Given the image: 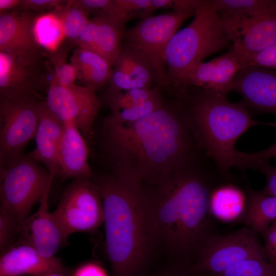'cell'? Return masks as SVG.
Here are the masks:
<instances>
[{"mask_svg":"<svg viewBox=\"0 0 276 276\" xmlns=\"http://www.w3.org/2000/svg\"><path fill=\"white\" fill-rule=\"evenodd\" d=\"M102 145L114 174L142 185L154 184L196 162L201 149L177 98L135 122L106 118Z\"/></svg>","mask_w":276,"mask_h":276,"instance_id":"6da1fadb","label":"cell"},{"mask_svg":"<svg viewBox=\"0 0 276 276\" xmlns=\"http://www.w3.org/2000/svg\"><path fill=\"white\" fill-rule=\"evenodd\" d=\"M216 176L196 165L152 185H143L145 215L153 247L160 245L175 258H197L213 233L210 196Z\"/></svg>","mask_w":276,"mask_h":276,"instance_id":"7a4b0ae2","label":"cell"},{"mask_svg":"<svg viewBox=\"0 0 276 276\" xmlns=\"http://www.w3.org/2000/svg\"><path fill=\"white\" fill-rule=\"evenodd\" d=\"M101 196L107 257L115 276H137L153 248L143 185L113 175L95 177Z\"/></svg>","mask_w":276,"mask_h":276,"instance_id":"3957f363","label":"cell"},{"mask_svg":"<svg viewBox=\"0 0 276 276\" xmlns=\"http://www.w3.org/2000/svg\"><path fill=\"white\" fill-rule=\"evenodd\" d=\"M181 102L199 146L223 178H229L232 168L237 167L239 151L235 145L243 133L256 125L276 128V122L253 119L242 102H231L227 96L201 88H187Z\"/></svg>","mask_w":276,"mask_h":276,"instance_id":"277c9868","label":"cell"},{"mask_svg":"<svg viewBox=\"0 0 276 276\" xmlns=\"http://www.w3.org/2000/svg\"><path fill=\"white\" fill-rule=\"evenodd\" d=\"M209 4L197 11L192 22L169 41L165 61L169 87L173 90L180 77L211 54L232 46L217 12Z\"/></svg>","mask_w":276,"mask_h":276,"instance_id":"5b68a950","label":"cell"},{"mask_svg":"<svg viewBox=\"0 0 276 276\" xmlns=\"http://www.w3.org/2000/svg\"><path fill=\"white\" fill-rule=\"evenodd\" d=\"M1 208L18 222L28 216L40 201L54 176L28 154H23L5 168L0 169Z\"/></svg>","mask_w":276,"mask_h":276,"instance_id":"8992f818","label":"cell"},{"mask_svg":"<svg viewBox=\"0 0 276 276\" xmlns=\"http://www.w3.org/2000/svg\"><path fill=\"white\" fill-rule=\"evenodd\" d=\"M195 13L173 10L141 20L125 32L123 44L145 57L154 67L157 87L169 86L165 61L166 49L183 23Z\"/></svg>","mask_w":276,"mask_h":276,"instance_id":"52a82bcc","label":"cell"},{"mask_svg":"<svg viewBox=\"0 0 276 276\" xmlns=\"http://www.w3.org/2000/svg\"><path fill=\"white\" fill-rule=\"evenodd\" d=\"M259 235L246 226L224 235L214 233L202 246L190 271L206 276H218L242 261L268 258Z\"/></svg>","mask_w":276,"mask_h":276,"instance_id":"ba28073f","label":"cell"},{"mask_svg":"<svg viewBox=\"0 0 276 276\" xmlns=\"http://www.w3.org/2000/svg\"><path fill=\"white\" fill-rule=\"evenodd\" d=\"M91 178L74 179L52 213L67 238L75 233L93 231L104 222L102 199Z\"/></svg>","mask_w":276,"mask_h":276,"instance_id":"9c48e42d","label":"cell"},{"mask_svg":"<svg viewBox=\"0 0 276 276\" xmlns=\"http://www.w3.org/2000/svg\"><path fill=\"white\" fill-rule=\"evenodd\" d=\"M40 101L36 97L14 100L0 97V169L22 155L34 138Z\"/></svg>","mask_w":276,"mask_h":276,"instance_id":"30bf717a","label":"cell"},{"mask_svg":"<svg viewBox=\"0 0 276 276\" xmlns=\"http://www.w3.org/2000/svg\"><path fill=\"white\" fill-rule=\"evenodd\" d=\"M96 90L75 84L63 86L50 80L45 101L49 109L63 124L73 123L86 142L94 137L93 126L101 107Z\"/></svg>","mask_w":276,"mask_h":276,"instance_id":"8fae6325","label":"cell"},{"mask_svg":"<svg viewBox=\"0 0 276 276\" xmlns=\"http://www.w3.org/2000/svg\"><path fill=\"white\" fill-rule=\"evenodd\" d=\"M42 53L0 51V97L19 100L36 97L44 83Z\"/></svg>","mask_w":276,"mask_h":276,"instance_id":"7c38bea8","label":"cell"},{"mask_svg":"<svg viewBox=\"0 0 276 276\" xmlns=\"http://www.w3.org/2000/svg\"><path fill=\"white\" fill-rule=\"evenodd\" d=\"M240 60L231 47L225 54L206 62L193 65L179 78L174 95L194 86L227 96L234 80L242 68Z\"/></svg>","mask_w":276,"mask_h":276,"instance_id":"4fadbf2b","label":"cell"},{"mask_svg":"<svg viewBox=\"0 0 276 276\" xmlns=\"http://www.w3.org/2000/svg\"><path fill=\"white\" fill-rule=\"evenodd\" d=\"M49 186L43 194L38 210L18 223L16 232L43 257L52 258L67 240L52 213L48 211Z\"/></svg>","mask_w":276,"mask_h":276,"instance_id":"5bb4252c","label":"cell"},{"mask_svg":"<svg viewBox=\"0 0 276 276\" xmlns=\"http://www.w3.org/2000/svg\"><path fill=\"white\" fill-rule=\"evenodd\" d=\"M232 90L242 96V102L250 112L276 114V70L242 67L234 80Z\"/></svg>","mask_w":276,"mask_h":276,"instance_id":"9a60e30c","label":"cell"},{"mask_svg":"<svg viewBox=\"0 0 276 276\" xmlns=\"http://www.w3.org/2000/svg\"><path fill=\"white\" fill-rule=\"evenodd\" d=\"M228 35L231 48L242 64L247 58L276 43V9L241 20Z\"/></svg>","mask_w":276,"mask_h":276,"instance_id":"2e32d148","label":"cell"},{"mask_svg":"<svg viewBox=\"0 0 276 276\" xmlns=\"http://www.w3.org/2000/svg\"><path fill=\"white\" fill-rule=\"evenodd\" d=\"M36 17L30 11L17 9L1 13L0 51L20 54L42 53L34 32Z\"/></svg>","mask_w":276,"mask_h":276,"instance_id":"e0dca14e","label":"cell"},{"mask_svg":"<svg viewBox=\"0 0 276 276\" xmlns=\"http://www.w3.org/2000/svg\"><path fill=\"white\" fill-rule=\"evenodd\" d=\"M1 254L0 276H38L51 271L62 273L64 271L63 265L58 259L55 257L50 259L43 257L21 238Z\"/></svg>","mask_w":276,"mask_h":276,"instance_id":"ac0fdd59","label":"cell"},{"mask_svg":"<svg viewBox=\"0 0 276 276\" xmlns=\"http://www.w3.org/2000/svg\"><path fill=\"white\" fill-rule=\"evenodd\" d=\"M64 124L49 109L45 101L40 102L39 120L34 139L35 148L28 155L45 165L50 173H59L58 150Z\"/></svg>","mask_w":276,"mask_h":276,"instance_id":"d6986e66","label":"cell"},{"mask_svg":"<svg viewBox=\"0 0 276 276\" xmlns=\"http://www.w3.org/2000/svg\"><path fill=\"white\" fill-rule=\"evenodd\" d=\"M88 155L86 142L77 127L72 122L64 123L58 150L61 179L92 178Z\"/></svg>","mask_w":276,"mask_h":276,"instance_id":"ffe728a7","label":"cell"},{"mask_svg":"<svg viewBox=\"0 0 276 276\" xmlns=\"http://www.w3.org/2000/svg\"><path fill=\"white\" fill-rule=\"evenodd\" d=\"M226 32L240 21L276 9V0H210Z\"/></svg>","mask_w":276,"mask_h":276,"instance_id":"44dd1931","label":"cell"},{"mask_svg":"<svg viewBox=\"0 0 276 276\" xmlns=\"http://www.w3.org/2000/svg\"><path fill=\"white\" fill-rule=\"evenodd\" d=\"M245 193L246 205L238 220L264 237L271 223L276 219V196L255 191L248 184Z\"/></svg>","mask_w":276,"mask_h":276,"instance_id":"7402d4cb","label":"cell"},{"mask_svg":"<svg viewBox=\"0 0 276 276\" xmlns=\"http://www.w3.org/2000/svg\"><path fill=\"white\" fill-rule=\"evenodd\" d=\"M71 61L77 78L84 83V86L92 87L97 90L108 82L112 67L97 53L79 48L73 53Z\"/></svg>","mask_w":276,"mask_h":276,"instance_id":"603a6c76","label":"cell"},{"mask_svg":"<svg viewBox=\"0 0 276 276\" xmlns=\"http://www.w3.org/2000/svg\"><path fill=\"white\" fill-rule=\"evenodd\" d=\"M246 203L245 192L231 183L216 186L210 196V211L212 216L223 222L239 219Z\"/></svg>","mask_w":276,"mask_h":276,"instance_id":"cb8c5ba5","label":"cell"},{"mask_svg":"<svg viewBox=\"0 0 276 276\" xmlns=\"http://www.w3.org/2000/svg\"><path fill=\"white\" fill-rule=\"evenodd\" d=\"M97 17L98 31L93 51L103 57L112 67L123 48L125 24L103 11H100Z\"/></svg>","mask_w":276,"mask_h":276,"instance_id":"d4e9b609","label":"cell"},{"mask_svg":"<svg viewBox=\"0 0 276 276\" xmlns=\"http://www.w3.org/2000/svg\"><path fill=\"white\" fill-rule=\"evenodd\" d=\"M113 66L143 83L146 87L152 88L153 82H157L156 71L145 57L133 48L123 44L122 51Z\"/></svg>","mask_w":276,"mask_h":276,"instance_id":"484cf974","label":"cell"},{"mask_svg":"<svg viewBox=\"0 0 276 276\" xmlns=\"http://www.w3.org/2000/svg\"><path fill=\"white\" fill-rule=\"evenodd\" d=\"M34 32L38 44L50 51L57 49L64 36L61 19L55 13L37 17L34 23Z\"/></svg>","mask_w":276,"mask_h":276,"instance_id":"4316f807","label":"cell"},{"mask_svg":"<svg viewBox=\"0 0 276 276\" xmlns=\"http://www.w3.org/2000/svg\"><path fill=\"white\" fill-rule=\"evenodd\" d=\"M161 88L155 86L153 88H133L124 92H111L107 90L105 100L110 107L111 113H116L147 101L160 91Z\"/></svg>","mask_w":276,"mask_h":276,"instance_id":"83f0119b","label":"cell"},{"mask_svg":"<svg viewBox=\"0 0 276 276\" xmlns=\"http://www.w3.org/2000/svg\"><path fill=\"white\" fill-rule=\"evenodd\" d=\"M58 8L55 14L61 19L64 36L76 42L89 21V12L74 5L71 1H68L63 8Z\"/></svg>","mask_w":276,"mask_h":276,"instance_id":"f1b7e54d","label":"cell"},{"mask_svg":"<svg viewBox=\"0 0 276 276\" xmlns=\"http://www.w3.org/2000/svg\"><path fill=\"white\" fill-rule=\"evenodd\" d=\"M218 276H276V264L264 259H250L230 267Z\"/></svg>","mask_w":276,"mask_h":276,"instance_id":"f546056e","label":"cell"},{"mask_svg":"<svg viewBox=\"0 0 276 276\" xmlns=\"http://www.w3.org/2000/svg\"><path fill=\"white\" fill-rule=\"evenodd\" d=\"M160 91L151 99L141 103L132 108L124 109L110 116L121 123L135 122L159 109L164 105Z\"/></svg>","mask_w":276,"mask_h":276,"instance_id":"4dcf8cb0","label":"cell"},{"mask_svg":"<svg viewBox=\"0 0 276 276\" xmlns=\"http://www.w3.org/2000/svg\"><path fill=\"white\" fill-rule=\"evenodd\" d=\"M67 51L55 50L51 51L50 58L54 66L51 80L63 86L75 84L77 78L76 70L71 63L66 62Z\"/></svg>","mask_w":276,"mask_h":276,"instance_id":"1f68e13d","label":"cell"},{"mask_svg":"<svg viewBox=\"0 0 276 276\" xmlns=\"http://www.w3.org/2000/svg\"><path fill=\"white\" fill-rule=\"evenodd\" d=\"M273 157H276V143L259 152L246 153L239 151L238 168L258 169L262 164L269 162V160Z\"/></svg>","mask_w":276,"mask_h":276,"instance_id":"d6a6232c","label":"cell"},{"mask_svg":"<svg viewBox=\"0 0 276 276\" xmlns=\"http://www.w3.org/2000/svg\"><path fill=\"white\" fill-rule=\"evenodd\" d=\"M18 221L9 213L1 208L0 211V248L3 251L9 246L17 234Z\"/></svg>","mask_w":276,"mask_h":276,"instance_id":"836d02e7","label":"cell"},{"mask_svg":"<svg viewBox=\"0 0 276 276\" xmlns=\"http://www.w3.org/2000/svg\"><path fill=\"white\" fill-rule=\"evenodd\" d=\"M107 82L109 85L108 91L111 92L122 91L133 88H147L143 83L116 68L111 70Z\"/></svg>","mask_w":276,"mask_h":276,"instance_id":"e575fe53","label":"cell"},{"mask_svg":"<svg viewBox=\"0 0 276 276\" xmlns=\"http://www.w3.org/2000/svg\"><path fill=\"white\" fill-rule=\"evenodd\" d=\"M243 67H261L276 70V43L242 61Z\"/></svg>","mask_w":276,"mask_h":276,"instance_id":"d590c367","label":"cell"},{"mask_svg":"<svg viewBox=\"0 0 276 276\" xmlns=\"http://www.w3.org/2000/svg\"><path fill=\"white\" fill-rule=\"evenodd\" d=\"M98 31V20L96 16L89 19L88 22L81 32L76 41L79 48L94 51Z\"/></svg>","mask_w":276,"mask_h":276,"instance_id":"8d00e7d4","label":"cell"},{"mask_svg":"<svg viewBox=\"0 0 276 276\" xmlns=\"http://www.w3.org/2000/svg\"><path fill=\"white\" fill-rule=\"evenodd\" d=\"M71 2L74 5L89 12L92 10H100L109 15L112 11L113 5V0H76L71 1Z\"/></svg>","mask_w":276,"mask_h":276,"instance_id":"74e56055","label":"cell"},{"mask_svg":"<svg viewBox=\"0 0 276 276\" xmlns=\"http://www.w3.org/2000/svg\"><path fill=\"white\" fill-rule=\"evenodd\" d=\"M258 169L266 178L265 186L260 191L266 195L276 196V167L266 162L262 164Z\"/></svg>","mask_w":276,"mask_h":276,"instance_id":"f35d334b","label":"cell"},{"mask_svg":"<svg viewBox=\"0 0 276 276\" xmlns=\"http://www.w3.org/2000/svg\"><path fill=\"white\" fill-rule=\"evenodd\" d=\"M64 1L60 0H21L17 8L24 10L42 12L53 7H58Z\"/></svg>","mask_w":276,"mask_h":276,"instance_id":"ab89813d","label":"cell"},{"mask_svg":"<svg viewBox=\"0 0 276 276\" xmlns=\"http://www.w3.org/2000/svg\"><path fill=\"white\" fill-rule=\"evenodd\" d=\"M263 238L269 262L276 264V219L271 223Z\"/></svg>","mask_w":276,"mask_h":276,"instance_id":"60d3db41","label":"cell"},{"mask_svg":"<svg viewBox=\"0 0 276 276\" xmlns=\"http://www.w3.org/2000/svg\"><path fill=\"white\" fill-rule=\"evenodd\" d=\"M72 276H108L105 270L94 263L85 264L74 272Z\"/></svg>","mask_w":276,"mask_h":276,"instance_id":"b9f144b4","label":"cell"},{"mask_svg":"<svg viewBox=\"0 0 276 276\" xmlns=\"http://www.w3.org/2000/svg\"><path fill=\"white\" fill-rule=\"evenodd\" d=\"M21 0H0L1 13L10 11L14 8H17Z\"/></svg>","mask_w":276,"mask_h":276,"instance_id":"7bdbcfd3","label":"cell"},{"mask_svg":"<svg viewBox=\"0 0 276 276\" xmlns=\"http://www.w3.org/2000/svg\"><path fill=\"white\" fill-rule=\"evenodd\" d=\"M190 271H186L181 270H172L164 272L158 276H191Z\"/></svg>","mask_w":276,"mask_h":276,"instance_id":"ee69618b","label":"cell"},{"mask_svg":"<svg viewBox=\"0 0 276 276\" xmlns=\"http://www.w3.org/2000/svg\"><path fill=\"white\" fill-rule=\"evenodd\" d=\"M61 273L55 271H51L41 274L38 276H62Z\"/></svg>","mask_w":276,"mask_h":276,"instance_id":"f6af8a7d","label":"cell"}]
</instances>
